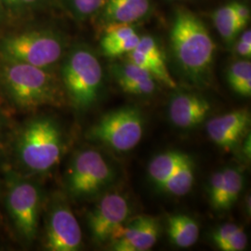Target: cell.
<instances>
[{
    "instance_id": "d6986e66",
    "label": "cell",
    "mask_w": 251,
    "mask_h": 251,
    "mask_svg": "<svg viewBox=\"0 0 251 251\" xmlns=\"http://www.w3.org/2000/svg\"><path fill=\"white\" fill-rule=\"evenodd\" d=\"M224 171V183L214 209L228 210L236 202L244 186V176L239 170L227 168Z\"/></svg>"
},
{
    "instance_id": "e0dca14e",
    "label": "cell",
    "mask_w": 251,
    "mask_h": 251,
    "mask_svg": "<svg viewBox=\"0 0 251 251\" xmlns=\"http://www.w3.org/2000/svg\"><path fill=\"white\" fill-rule=\"evenodd\" d=\"M189 158L188 154L178 151L159 153L150 162L148 175L152 182L159 187Z\"/></svg>"
},
{
    "instance_id": "ffe728a7",
    "label": "cell",
    "mask_w": 251,
    "mask_h": 251,
    "mask_svg": "<svg viewBox=\"0 0 251 251\" xmlns=\"http://www.w3.org/2000/svg\"><path fill=\"white\" fill-rule=\"evenodd\" d=\"M194 182L195 164L190 157L173 173L170 179L159 186V188L172 196L182 197L191 191Z\"/></svg>"
},
{
    "instance_id": "d4e9b609",
    "label": "cell",
    "mask_w": 251,
    "mask_h": 251,
    "mask_svg": "<svg viewBox=\"0 0 251 251\" xmlns=\"http://www.w3.org/2000/svg\"><path fill=\"white\" fill-rule=\"evenodd\" d=\"M73 8L81 18H89L97 13L105 2V0H71Z\"/></svg>"
},
{
    "instance_id": "4dcf8cb0",
    "label": "cell",
    "mask_w": 251,
    "mask_h": 251,
    "mask_svg": "<svg viewBox=\"0 0 251 251\" xmlns=\"http://www.w3.org/2000/svg\"><path fill=\"white\" fill-rule=\"evenodd\" d=\"M239 40H241L244 43L251 45V31L250 29L245 30L244 32L242 31L241 36H239Z\"/></svg>"
},
{
    "instance_id": "d6a6232c",
    "label": "cell",
    "mask_w": 251,
    "mask_h": 251,
    "mask_svg": "<svg viewBox=\"0 0 251 251\" xmlns=\"http://www.w3.org/2000/svg\"><path fill=\"white\" fill-rule=\"evenodd\" d=\"M2 117H3V116H2V114H1V112H0V124H1V122H2Z\"/></svg>"
},
{
    "instance_id": "7c38bea8",
    "label": "cell",
    "mask_w": 251,
    "mask_h": 251,
    "mask_svg": "<svg viewBox=\"0 0 251 251\" xmlns=\"http://www.w3.org/2000/svg\"><path fill=\"white\" fill-rule=\"evenodd\" d=\"M251 125V114L248 109L233 110L210 119L206 124V132L219 147L230 150L240 142Z\"/></svg>"
},
{
    "instance_id": "f1b7e54d",
    "label": "cell",
    "mask_w": 251,
    "mask_h": 251,
    "mask_svg": "<svg viewBox=\"0 0 251 251\" xmlns=\"http://www.w3.org/2000/svg\"><path fill=\"white\" fill-rule=\"evenodd\" d=\"M233 6L238 25L242 32L251 21V9L246 4L241 2H233Z\"/></svg>"
},
{
    "instance_id": "7402d4cb",
    "label": "cell",
    "mask_w": 251,
    "mask_h": 251,
    "mask_svg": "<svg viewBox=\"0 0 251 251\" xmlns=\"http://www.w3.org/2000/svg\"><path fill=\"white\" fill-rule=\"evenodd\" d=\"M227 81L237 94L250 97L251 94V63L243 60L232 63L227 70Z\"/></svg>"
},
{
    "instance_id": "ba28073f",
    "label": "cell",
    "mask_w": 251,
    "mask_h": 251,
    "mask_svg": "<svg viewBox=\"0 0 251 251\" xmlns=\"http://www.w3.org/2000/svg\"><path fill=\"white\" fill-rule=\"evenodd\" d=\"M113 171L99 152L87 149L73 158L66 177V187L75 198L98 193L113 179Z\"/></svg>"
},
{
    "instance_id": "2e32d148",
    "label": "cell",
    "mask_w": 251,
    "mask_h": 251,
    "mask_svg": "<svg viewBox=\"0 0 251 251\" xmlns=\"http://www.w3.org/2000/svg\"><path fill=\"white\" fill-rule=\"evenodd\" d=\"M112 72L118 86L126 93L150 95L156 90L155 78L148 71L127 62L112 66Z\"/></svg>"
},
{
    "instance_id": "3957f363",
    "label": "cell",
    "mask_w": 251,
    "mask_h": 251,
    "mask_svg": "<svg viewBox=\"0 0 251 251\" xmlns=\"http://www.w3.org/2000/svg\"><path fill=\"white\" fill-rule=\"evenodd\" d=\"M63 152V135L50 117H36L27 122L16 143L18 161L25 170L40 174L53 169Z\"/></svg>"
},
{
    "instance_id": "52a82bcc",
    "label": "cell",
    "mask_w": 251,
    "mask_h": 251,
    "mask_svg": "<svg viewBox=\"0 0 251 251\" xmlns=\"http://www.w3.org/2000/svg\"><path fill=\"white\" fill-rule=\"evenodd\" d=\"M89 138L117 152H128L144 136V118L138 108H119L106 113L90 128Z\"/></svg>"
},
{
    "instance_id": "44dd1931",
    "label": "cell",
    "mask_w": 251,
    "mask_h": 251,
    "mask_svg": "<svg viewBox=\"0 0 251 251\" xmlns=\"http://www.w3.org/2000/svg\"><path fill=\"white\" fill-rule=\"evenodd\" d=\"M211 18L220 36L226 43H232L241 33L234 12L233 3L218 8L211 14Z\"/></svg>"
},
{
    "instance_id": "30bf717a",
    "label": "cell",
    "mask_w": 251,
    "mask_h": 251,
    "mask_svg": "<svg viewBox=\"0 0 251 251\" xmlns=\"http://www.w3.org/2000/svg\"><path fill=\"white\" fill-rule=\"evenodd\" d=\"M130 208L127 200L117 193L108 194L88 216L90 232L98 243L110 240L119 225L127 220Z\"/></svg>"
},
{
    "instance_id": "6da1fadb",
    "label": "cell",
    "mask_w": 251,
    "mask_h": 251,
    "mask_svg": "<svg viewBox=\"0 0 251 251\" xmlns=\"http://www.w3.org/2000/svg\"><path fill=\"white\" fill-rule=\"evenodd\" d=\"M170 41L183 74L196 84L207 83L214 62L215 43L205 23L193 11L179 8L172 21Z\"/></svg>"
},
{
    "instance_id": "ac0fdd59",
    "label": "cell",
    "mask_w": 251,
    "mask_h": 251,
    "mask_svg": "<svg viewBox=\"0 0 251 251\" xmlns=\"http://www.w3.org/2000/svg\"><path fill=\"white\" fill-rule=\"evenodd\" d=\"M168 234L171 243L185 249L198 241L199 227L198 223L190 216L175 214L168 219Z\"/></svg>"
},
{
    "instance_id": "83f0119b",
    "label": "cell",
    "mask_w": 251,
    "mask_h": 251,
    "mask_svg": "<svg viewBox=\"0 0 251 251\" xmlns=\"http://www.w3.org/2000/svg\"><path fill=\"white\" fill-rule=\"evenodd\" d=\"M224 183V171H216L209 181V199L213 208L217 205Z\"/></svg>"
},
{
    "instance_id": "484cf974",
    "label": "cell",
    "mask_w": 251,
    "mask_h": 251,
    "mask_svg": "<svg viewBox=\"0 0 251 251\" xmlns=\"http://www.w3.org/2000/svg\"><path fill=\"white\" fill-rule=\"evenodd\" d=\"M248 244V236L245 233L242 227L239 228L233 233L229 240L220 249L224 251H241L245 250Z\"/></svg>"
},
{
    "instance_id": "9c48e42d",
    "label": "cell",
    "mask_w": 251,
    "mask_h": 251,
    "mask_svg": "<svg viewBox=\"0 0 251 251\" xmlns=\"http://www.w3.org/2000/svg\"><path fill=\"white\" fill-rule=\"evenodd\" d=\"M46 248L50 251H76L82 245L80 225L63 201L50 207L46 226Z\"/></svg>"
},
{
    "instance_id": "8992f818",
    "label": "cell",
    "mask_w": 251,
    "mask_h": 251,
    "mask_svg": "<svg viewBox=\"0 0 251 251\" xmlns=\"http://www.w3.org/2000/svg\"><path fill=\"white\" fill-rule=\"evenodd\" d=\"M6 205L19 236L32 242L36 238L41 208V191L34 181L12 174L7 179Z\"/></svg>"
},
{
    "instance_id": "7a4b0ae2",
    "label": "cell",
    "mask_w": 251,
    "mask_h": 251,
    "mask_svg": "<svg viewBox=\"0 0 251 251\" xmlns=\"http://www.w3.org/2000/svg\"><path fill=\"white\" fill-rule=\"evenodd\" d=\"M0 85L22 110L57 105L62 99L59 85L49 70L27 63L1 60Z\"/></svg>"
},
{
    "instance_id": "1f68e13d",
    "label": "cell",
    "mask_w": 251,
    "mask_h": 251,
    "mask_svg": "<svg viewBox=\"0 0 251 251\" xmlns=\"http://www.w3.org/2000/svg\"><path fill=\"white\" fill-rule=\"evenodd\" d=\"M9 4L13 5H26V4H31L34 3L37 0H6Z\"/></svg>"
},
{
    "instance_id": "8fae6325",
    "label": "cell",
    "mask_w": 251,
    "mask_h": 251,
    "mask_svg": "<svg viewBox=\"0 0 251 251\" xmlns=\"http://www.w3.org/2000/svg\"><path fill=\"white\" fill-rule=\"evenodd\" d=\"M159 232L160 226L153 217L137 216L119 225L110 240L115 251H149L157 241Z\"/></svg>"
},
{
    "instance_id": "277c9868",
    "label": "cell",
    "mask_w": 251,
    "mask_h": 251,
    "mask_svg": "<svg viewBox=\"0 0 251 251\" xmlns=\"http://www.w3.org/2000/svg\"><path fill=\"white\" fill-rule=\"evenodd\" d=\"M62 78L73 105L78 110H86L99 97L103 78L102 67L91 50L77 47L64 60Z\"/></svg>"
},
{
    "instance_id": "603a6c76",
    "label": "cell",
    "mask_w": 251,
    "mask_h": 251,
    "mask_svg": "<svg viewBox=\"0 0 251 251\" xmlns=\"http://www.w3.org/2000/svg\"><path fill=\"white\" fill-rule=\"evenodd\" d=\"M135 33H137L136 28L132 25H107L100 40V48L115 44Z\"/></svg>"
},
{
    "instance_id": "cb8c5ba5",
    "label": "cell",
    "mask_w": 251,
    "mask_h": 251,
    "mask_svg": "<svg viewBox=\"0 0 251 251\" xmlns=\"http://www.w3.org/2000/svg\"><path fill=\"white\" fill-rule=\"evenodd\" d=\"M140 38L141 36L135 33L134 35L128 36L115 44L101 48V51L105 56L110 58H117L122 55H126L137 48L140 42Z\"/></svg>"
},
{
    "instance_id": "4316f807",
    "label": "cell",
    "mask_w": 251,
    "mask_h": 251,
    "mask_svg": "<svg viewBox=\"0 0 251 251\" xmlns=\"http://www.w3.org/2000/svg\"><path fill=\"white\" fill-rule=\"evenodd\" d=\"M238 228L239 226L235 224H225L213 232L212 241L217 246V248L221 249Z\"/></svg>"
},
{
    "instance_id": "4fadbf2b",
    "label": "cell",
    "mask_w": 251,
    "mask_h": 251,
    "mask_svg": "<svg viewBox=\"0 0 251 251\" xmlns=\"http://www.w3.org/2000/svg\"><path fill=\"white\" fill-rule=\"evenodd\" d=\"M126 57L128 62L150 73L155 80L160 81L171 89L177 87L176 82L169 71L161 48L152 36H141L137 48L126 54Z\"/></svg>"
},
{
    "instance_id": "5b68a950",
    "label": "cell",
    "mask_w": 251,
    "mask_h": 251,
    "mask_svg": "<svg viewBox=\"0 0 251 251\" xmlns=\"http://www.w3.org/2000/svg\"><path fill=\"white\" fill-rule=\"evenodd\" d=\"M64 51L62 36L48 30L26 31L6 36L0 41L1 60L27 63L49 69Z\"/></svg>"
},
{
    "instance_id": "f546056e",
    "label": "cell",
    "mask_w": 251,
    "mask_h": 251,
    "mask_svg": "<svg viewBox=\"0 0 251 251\" xmlns=\"http://www.w3.org/2000/svg\"><path fill=\"white\" fill-rule=\"evenodd\" d=\"M235 52L244 58H251V45L246 44L238 39L235 44Z\"/></svg>"
},
{
    "instance_id": "9a60e30c",
    "label": "cell",
    "mask_w": 251,
    "mask_h": 251,
    "mask_svg": "<svg viewBox=\"0 0 251 251\" xmlns=\"http://www.w3.org/2000/svg\"><path fill=\"white\" fill-rule=\"evenodd\" d=\"M101 18L107 25H132L149 16L151 0H105Z\"/></svg>"
},
{
    "instance_id": "5bb4252c",
    "label": "cell",
    "mask_w": 251,
    "mask_h": 251,
    "mask_svg": "<svg viewBox=\"0 0 251 251\" xmlns=\"http://www.w3.org/2000/svg\"><path fill=\"white\" fill-rule=\"evenodd\" d=\"M210 110V103L202 96L194 93H179L171 98L169 116L176 126L188 129L200 125Z\"/></svg>"
}]
</instances>
